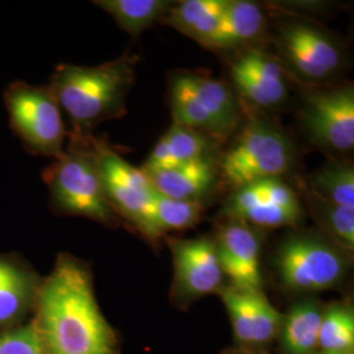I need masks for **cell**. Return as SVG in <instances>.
<instances>
[{"label": "cell", "mask_w": 354, "mask_h": 354, "mask_svg": "<svg viewBox=\"0 0 354 354\" xmlns=\"http://www.w3.org/2000/svg\"><path fill=\"white\" fill-rule=\"evenodd\" d=\"M314 354H335V353H328V352H323V351H317Z\"/></svg>", "instance_id": "29"}, {"label": "cell", "mask_w": 354, "mask_h": 354, "mask_svg": "<svg viewBox=\"0 0 354 354\" xmlns=\"http://www.w3.org/2000/svg\"><path fill=\"white\" fill-rule=\"evenodd\" d=\"M307 190L327 203L354 206V167L352 162L333 158L315 171Z\"/></svg>", "instance_id": "23"}, {"label": "cell", "mask_w": 354, "mask_h": 354, "mask_svg": "<svg viewBox=\"0 0 354 354\" xmlns=\"http://www.w3.org/2000/svg\"><path fill=\"white\" fill-rule=\"evenodd\" d=\"M203 213V203L168 198L156 193L142 235L150 241H156L168 232L194 227Z\"/></svg>", "instance_id": "21"}, {"label": "cell", "mask_w": 354, "mask_h": 354, "mask_svg": "<svg viewBox=\"0 0 354 354\" xmlns=\"http://www.w3.org/2000/svg\"><path fill=\"white\" fill-rule=\"evenodd\" d=\"M324 310L314 301L294 304L281 324L285 354H314L319 351V330Z\"/></svg>", "instance_id": "20"}, {"label": "cell", "mask_w": 354, "mask_h": 354, "mask_svg": "<svg viewBox=\"0 0 354 354\" xmlns=\"http://www.w3.org/2000/svg\"><path fill=\"white\" fill-rule=\"evenodd\" d=\"M276 58L290 79L322 86L342 70L344 53L337 38L317 24L291 20L274 35Z\"/></svg>", "instance_id": "8"}, {"label": "cell", "mask_w": 354, "mask_h": 354, "mask_svg": "<svg viewBox=\"0 0 354 354\" xmlns=\"http://www.w3.org/2000/svg\"><path fill=\"white\" fill-rule=\"evenodd\" d=\"M44 277L19 253H0V332L29 322Z\"/></svg>", "instance_id": "15"}, {"label": "cell", "mask_w": 354, "mask_h": 354, "mask_svg": "<svg viewBox=\"0 0 354 354\" xmlns=\"http://www.w3.org/2000/svg\"><path fill=\"white\" fill-rule=\"evenodd\" d=\"M319 351L335 354L354 353V313L348 304H332L322 317Z\"/></svg>", "instance_id": "25"}, {"label": "cell", "mask_w": 354, "mask_h": 354, "mask_svg": "<svg viewBox=\"0 0 354 354\" xmlns=\"http://www.w3.org/2000/svg\"><path fill=\"white\" fill-rule=\"evenodd\" d=\"M216 150L218 145L203 133L172 124L155 145L140 169L145 174L172 169L203 158L214 156Z\"/></svg>", "instance_id": "17"}, {"label": "cell", "mask_w": 354, "mask_h": 354, "mask_svg": "<svg viewBox=\"0 0 354 354\" xmlns=\"http://www.w3.org/2000/svg\"><path fill=\"white\" fill-rule=\"evenodd\" d=\"M218 259L231 288L245 291L263 290L261 241L256 228L226 221L214 239Z\"/></svg>", "instance_id": "14"}, {"label": "cell", "mask_w": 354, "mask_h": 354, "mask_svg": "<svg viewBox=\"0 0 354 354\" xmlns=\"http://www.w3.org/2000/svg\"><path fill=\"white\" fill-rule=\"evenodd\" d=\"M279 279L288 290L317 292L342 283L348 270L345 251L317 234H294L276 254Z\"/></svg>", "instance_id": "7"}, {"label": "cell", "mask_w": 354, "mask_h": 354, "mask_svg": "<svg viewBox=\"0 0 354 354\" xmlns=\"http://www.w3.org/2000/svg\"><path fill=\"white\" fill-rule=\"evenodd\" d=\"M232 91L256 113L276 109L288 100L290 77L274 54L257 46L238 51L230 64Z\"/></svg>", "instance_id": "12"}, {"label": "cell", "mask_w": 354, "mask_h": 354, "mask_svg": "<svg viewBox=\"0 0 354 354\" xmlns=\"http://www.w3.org/2000/svg\"><path fill=\"white\" fill-rule=\"evenodd\" d=\"M106 198L120 221L143 232L153 196L149 176L127 162L105 140L92 136Z\"/></svg>", "instance_id": "10"}, {"label": "cell", "mask_w": 354, "mask_h": 354, "mask_svg": "<svg viewBox=\"0 0 354 354\" xmlns=\"http://www.w3.org/2000/svg\"><path fill=\"white\" fill-rule=\"evenodd\" d=\"M95 4L109 13L115 24L131 37H138L160 23L174 1L169 0H99Z\"/></svg>", "instance_id": "22"}, {"label": "cell", "mask_w": 354, "mask_h": 354, "mask_svg": "<svg viewBox=\"0 0 354 354\" xmlns=\"http://www.w3.org/2000/svg\"><path fill=\"white\" fill-rule=\"evenodd\" d=\"M3 97L10 127L26 151L58 159L64 153L68 133L50 87L13 82Z\"/></svg>", "instance_id": "6"}, {"label": "cell", "mask_w": 354, "mask_h": 354, "mask_svg": "<svg viewBox=\"0 0 354 354\" xmlns=\"http://www.w3.org/2000/svg\"><path fill=\"white\" fill-rule=\"evenodd\" d=\"M0 354H48L33 319L0 332Z\"/></svg>", "instance_id": "28"}, {"label": "cell", "mask_w": 354, "mask_h": 354, "mask_svg": "<svg viewBox=\"0 0 354 354\" xmlns=\"http://www.w3.org/2000/svg\"><path fill=\"white\" fill-rule=\"evenodd\" d=\"M221 214L253 228H279L297 226L304 212L299 196L283 178H266L232 190Z\"/></svg>", "instance_id": "9"}, {"label": "cell", "mask_w": 354, "mask_h": 354, "mask_svg": "<svg viewBox=\"0 0 354 354\" xmlns=\"http://www.w3.org/2000/svg\"><path fill=\"white\" fill-rule=\"evenodd\" d=\"M92 136L70 131L64 153L42 172V178L55 214L83 216L114 227L121 221L106 198Z\"/></svg>", "instance_id": "3"}, {"label": "cell", "mask_w": 354, "mask_h": 354, "mask_svg": "<svg viewBox=\"0 0 354 354\" xmlns=\"http://www.w3.org/2000/svg\"><path fill=\"white\" fill-rule=\"evenodd\" d=\"M223 304L236 339L245 345H252V311H251V291L227 288L221 291Z\"/></svg>", "instance_id": "26"}, {"label": "cell", "mask_w": 354, "mask_h": 354, "mask_svg": "<svg viewBox=\"0 0 354 354\" xmlns=\"http://www.w3.org/2000/svg\"><path fill=\"white\" fill-rule=\"evenodd\" d=\"M297 163V147L279 124L251 113L218 159L219 183L235 190L266 178H283Z\"/></svg>", "instance_id": "4"}, {"label": "cell", "mask_w": 354, "mask_h": 354, "mask_svg": "<svg viewBox=\"0 0 354 354\" xmlns=\"http://www.w3.org/2000/svg\"><path fill=\"white\" fill-rule=\"evenodd\" d=\"M266 30V12L259 4L247 0H227L219 26L207 49L238 53L254 46Z\"/></svg>", "instance_id": "18"}, {"label": "cell", "mask_w": 354, "mask_h": 354, "mask_svg": "<svg viewBox=\"0 0 354 354\" xmlns=\"http://www.w3.org/2000/svg\"><path fill=\"white\" fill-rule=\"evenodd\" d=\"M215 156L172 169L146 174L156 193L175 200L205 203L221 184Z\"/></svg>", "instance_id": "16"}, {"label": "cell", "mask_w": 354, "mask_h": 354, "mask_svg": "<svg viewBox=\"0 0 354 354\" xmlns=\"http://www.w3.org/2000/svg\"><path fill=\"white\" fill-rule=\"evenodd\" d=\"M227 6V0H183L174 1L160 20L181 35L207 49Z\"/></svg>", "instance_id": "19"}, {"label": "cell", "mask_w": 354, "mask_h": 354, "mask_svg": "<svg viewBox=\"0 0 354 354\" xmlns=\"http://www.w3.org/2000/svg\"><path fill=\"white\" fill-rule=\"evenodd\" d=\"M137 62V55L125 53L93 67L64 64L54 70L48 86L67 115L71 133L92 134L97 125L127 114Z\"/></svg>", "instance_id": "2"}, {"label": "cell", "mask_w": 354, "mask_h": 354, "mask_svg": "<svg viewBox=\"0 0 354 354\" xmlns=\"http://www.w3.org/2000/svg\"><path fill=\"white\" fill-rule=\"evenodd\" d=\"M175 264L174 289L181 299H196L222 290L225 274L214 239H175L169 241Z\"/></svg>", "instance_id": "13"}, {"label": "cell", "mask_w": 354, "mask_h": 354, "mask_svg": "<svg viewBox=\"0 0 354 354\" xmlns=\"http://www.w3.org/2000/svg\"><path fill=\"white\" fill-rule=\"evenodd\" d=\"M306 201L317 225L323 228L330 241L336 243L342 251H353L354 248V206H342L327 203L308 190Z\"/></svg>", "instance_id": "24"}, {"label": "cell", "mask_w": 354, "mask_h": 354, "mask_svg": "<svg viewBox=\"0 0 354 354\" xmlns=\"http://www.w3.org/2000/svg\"><path fill=\"white\" fill-rule=\"evenodd\" d=\"M252 311V345L270 342L282 324V317L277 308L269 302L263 290L251 291Z\"/></svg>", "instance_id": "27"}, {"label": "cell", "mask_w": 354, "mask_h": 354, "mask_svg": "<svg viewBox=\"0 0 354 354\" xmlns=\"http://www.w3.org/2000/svg\"><path fill=\"white\" fill-rule=\"evenodd\" d=\"M48 354H120L115 329L104 317L88 264L59 253L44 277L32 317Z\"/></svg>", "instance_id": "1"}, {"label": "cell", "mask_w": 354, "mask_h": 354, "mask_svg": "<svg viewBox=\"0 0 354 354\" xmlns=\"http://www.w3.org/2000/svg\"><path fill=\"white\" fill-rule=\"evenodd\" d=\"M299 120L308 138L320 149L333 153L353 151V86L310 93L304 97Z\"/></svg>", "instance_id": "11"}, {"label": "cell", "mask_w": 354, "mask_h": 354, "mask_svg": "<svg viewBox=\"0 0 354 354\" xmlns=\"http://www.w3.org/2000/svg\"><path fill=\"white\" fill-rule=\"evenodd\" d=\"M174 124L189 127L225 145L241 127V104L222 80L203 73L178 71L169 79Z\"/></svg>", "instance_id": "5"}, {"label": "cell", "mask_w": 354, "mask_h": 354, "mask_svg": "<svg viewBox=\"0 0 354 354\" xmlns=\"http://www.w3.org/2000/svg\"><path fill=\"white\" fill-rule=\"evenodd\" d=\"M235 354H244V353H235Z\"/></svg>", "instance_id": "30"}]
</instances>
